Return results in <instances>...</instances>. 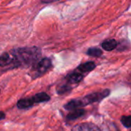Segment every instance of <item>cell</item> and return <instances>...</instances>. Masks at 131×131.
Here are the masks:
<instances>
[{
  "label": "cell",
  "mask_w": 131,
  "mask_h": 131,
  "mask_svg": "<svg viewBox=\"0 0 131 131\" xmlns=\"http://www.w3.org/2000/svg\"><path fill=\"white\" fill-rule=\"evenodd\" d=\"M121 123L127 128L131 127V116H123L121 117Z\"/></svg>",
  "instance_id": "9a60e30c"
},
{
  "label": "cell",
  "mask_w": 131,
  "mask_h": 131,
  "mask_svg": "<svg viewBox=\"0 0 131 131\" xmlns=\"http://www.w3.org/2000/svg\"><path fill=\"white\" fill-rule=\"evenodd\" d=\"M117 46V42L114 39H109L107 41H104L102 43V48L106 51H112L115 49Z\"/></svg>",
  "instance_id": "7c38bea8"
},
{
  "label": "cell",
  "mask_w": 131,
  "mask_h": 131,
  "mask_svg": "<svg viewBox=\"0 0 131 131\" xmlns=\"http://www.w3.org/2000/svg\"><path fill=\"white\" fill-rule=\"evenodd\" d=\"M87 54L90 56H92V57H100L102 55L103 52L100 49V48H91L88 50L87 51Z\"/></svg>",
  "instance_id": "5bb4252c"
},
{
  "label": "cell",
  "mask_w": 131,
  "mask_h": 131,
  "mask_svg": "<svg viewBox=\"0 0 131 131\" xmlns=\"http://www.w3.org/2000/svg\"><path fill=\"white\" fill-rule=\"evenodd\" d=\"M51 67V61L49 58H43L32 66L31 74L35 78L43 75Z\"/></svg>",
  "instance_id": "7a4b0ae2"
},
{
  "label": "cell",
  "mask_w": 131,
  "mask_h": 131,
  "mask_svg": "<svg viewBox=\"0 0 131 131\" xmlns=\"http://www.w3.org/2000/svg\"><path fill=\"white\" fill-rule=\"evenodd\" d=\"M5 117V114L4 112L2 111H0V120H3L4 118Z\"/></svg>",
  "instance_id": "e0dca14e"
},
{
  "label": "cell",
  "mask_w": 131,
  "mask_h": 131,
  "mask_svg": "<svg viewBox=\"0 0 131 131\" xmlns=\"http://www.w3.org/2000/svg\"><path fill=\"white\" fill-rule=\"evenodd\" d=\"M85 113V111L82 108H79V109H76V110H74L72 112L69 113L68 115H67V120L68 121H74V120H76L81 117H82Z\"/></svg>",
  "instance_id": "30bf717a"
},
{
  "label": "cell",
  "mask_w": 131,
  "mask_h": 131,
  "mask_svg": "<svg viewBox=\"0 0 131 131\" xmlns=\"http://www.w3.org/2000/svg\"><path fill=\"white\" fill-rule=\"evenodd\" d=\"M32 99H33L34 103L35 104H39V103L48 101L50 100V96L45 92H41V93L36 94L35 96L32 97Z\"/></svg>",
  "instance_id": "9c48e42d"
},
{
  "label": "cell",
  "mask_w": 131,
  "mask_h": 131,
  "mask_svg": "<svg viewBox=\"0 0 131 131\" xmlns=\"http://www.w3.org/2000/svg\"><path fill=\"white\" fill-rule=\"evenodd\" d=\"M71 131H101L100 128L92 123H82L74 126Z\"/></svg>",
  "instance_id": "277c9868"
},
{
  "label": "cell",
  "mask_w": 131,
  "mask_h": 131,
  "mask_svg": "<svg viewBox=\"0 0 131 131\" xmlns=\"http://www.w3.org/2000/svg\"><path fill=\"white\" fill-rule=\"evenodd\" d=\"M13 64V59L11 53H4L0 55V67H6Z\"/></svg>",
  "instance_id": "8992f818"
},
{
  "label": "cell",
  "mask_w": 131,
  "mask_h": 131,
  "mask_svg": "<svg viewBox=\"0 0 131 131\" xmlns=\"http://www.w3.org/2000/svg\"><path fill=\"white\" fill-rule=\"evenodd\" d=\"M95 68H96L95 63L93 61H89V62H86V63L80 64L78 67V70L81 72H89L94 70Z\"/></svg>",
  "instance_id": "8fae6325"
},
{
  "label": "cell",
  "mask_w": 131,
  "mask_h": 131,
  "mask_svg": "<svg viewBox=\"0 0 131 131\" xmlns=\"http://www.w3.org/2000/svg\"><path fill=\"white\" fill-rule=\"evenodd\" d=\"M71 87L68 84V83H66L58 87L57 92L58 94H64L68 93L69 91H71Z\"/></svg>",
  "instance_id": "4fadbf2b"
},
{
  "label": "cell",
  "mask_w": 131,
  "mask_h": 131,
  "mask_svg": "<svg viewBox=\"0 0 131 131\" xmlns=\"http://www.w3.org/2000/svg\"><path fill=\"white\" fill-rule=\"evenodd\" d=\"M82 107H84V106L83 104L81 98L71 100L64 105V108L66 110H68V111H74V110H76V109H79V108H81Z\"/></svg>",
  "instance_id": "5b68a950"
},
{
  "label": "cell",
  "mask_w": 131,
  "mask_h": 131,
  "mask_svg": "<svg viewBox=\"0 0 131 131\" xmlns=\"http://www.w3.org/2000/svg\"><path fill=\"white\" fill-rule=\"evenodd\" d=\"M110 94V90H104L98 92H94L90 94L86 95L85 97L81 98V101L83 102L84 106H86L88 104H91L93 103H96L98 101H101L106 97H107Z\"/></svg>",
  "instance_id": "3957f363"
},
{
  "label": "cell",
  "mask_w": 131,
  "mask_h": 131,
  "mask_svg": "<svg viewBox=\"0 0 131 131\" xmlns=\"http://www.w3.org/2000/svg\"><path fill=\"white\" fill-rule=\"evenodd\" d=\"M34 104H35V103H34V101L31 97H27V98L19 100L17 103V107L19 109H25V108L32 107Z\"/></svg>",
  "instance_id": "ba28073f"
},
{
  "label": "cell",
  "mask_w": 131,
  "mask_h": 131,
  "mask_svg": "<svg viewBox=\"0 0 131 131\" xmlns=\"http://www.w3.org/2000/svg\"><path fill=\"white\" fill-rule=\"evenodd\" d=\"M83 75L81 74V73H78V72H73L70 74H68L65 79L67 81L68 83H70V84H76V83H79L82 79H83Z\"/></svg>",
  "instance_id": "52a82bcc"
},
{
  "label": "cell",
  "mask_w": 131,
  "mask_h": 131,
  "mask_svg": "<svg viewBox=\"0 0 131 131\" xmlns=\"http://www.w3.org/2000/svg\"><path fill=\"white\" fill-rule=\"evenodd\" d=\"M14 67L30 66L35 64L39 61L41 57V50L38 48H21L10 51Z\"/></svg>",
  "instance_id": "6da1fadb"
},
{
  "label": "cell",
  "mask_w": 131,
  "mask_h": 131,
  "mask_svg": "<svg viewBox=\"0 0 131 131\" xmlns=\"http://www.w3.org/2000/svg\"><path fill=\"white\" fill-rule=\"evenodd\" d=\"M43 3H51V2H54L59 0H41Z\"/></svg>",
  "instance_id": "2e32d148"
}]
</instances>
